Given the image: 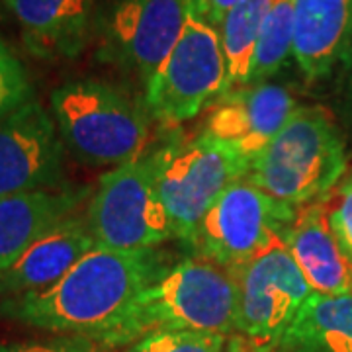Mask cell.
I'll list each match as a JSON object with an SVG mask.
<instances>
[{"instance_id":"10","label":"cell","mask_w":352,"mask_h":352,"mask_svg":"<svg viewBox=\"0 0 352 352\" xmlns=\"http://www.w3.org/2000/svg\"><path fill=\"white\" fill-rule=\"evenodd\" d=\"M192 8V0H118L106 24V57L147 85L176 45Z\"/></svg>"},{"instance_id":"9","label":"cell","mask_w":352,"mask_h":352,"mask_svg":"<svg viewBox=\"0 0 352 352\" xmlns=\"http://www.w3.org/2000/svg\"><path fill=\"white\" fill-rule=\"evenodd\" d=\"M294 215L296 212L241 178L217 198L188 243L196 256L231 270L254 256L274 233L284 231Z\"/></svg>"},{"instance_id":"7","label":"cell","mask_w":352,"mask_h":352,"mask_svg":"<svg viewBox=\"0 0 352 352\" xmlns=\"http://www.w3.org/2000/svg\"><path fill=\"white\" fill-rule=\"evenodd\" d=\"M159 155V192L173 237L190 241L201 219L233 182L245 178L251 161L210 133L168 145Z\"/></svg>"},{"instance_id":"3","label":"cell","mask_w":352,"mask_h":352,"mask_svg":"<svg viewBox=\"0 0 352 352\" xmlns=\"http://www.w3.org/2000/svg\"><path fill=\"white\" fill-rule=\"evenodd\" d=\"M346 173L344 143L319 106H300L247 173V180L292 212L327 198Z\"/></svg>"},{"instance_id":"21","label":"cell","mask_w":352,"mask_h":352,"mask_svg":"<svg viewBox=\"0 0 352 352\" xmlns=\"http://www.w3.org/2000/svg\"><path fill=\"white\" fill-rule=\"evenodd\" d=\"M229 337L200 331H155L133 342L129 352H227Z\"/></svg>"},{"instance_id":"22","label":"cell","mask_w":352,"mask_h":352,"mask_svg":"<svg viewBox=\"0 0 352 352\" xmlns=\"http://www.w3.org/2000/svg\"><path fill=\"white\" fill-rule=\"evenodd\" d=\"M30 100L25 69L10 47L0 41V122Z\"/></svg>"},{"instance_id":"5","label":"cell","mask_w":352,"mask_h":352,"mask_svg":"<svg viewBox=\"0 0 352 352\" xmlns=\"http://www.w3.org/2000/svg\"><path fill=\"white\" fill-rule=\"evenodd\" d=\"M87 221L96 245L112 251H149L170 239L159 192V155H143L102 176Z\"/></svg>"},{"instance_id":"23","label":"cell","mask_w":352,"mask_h":352,"mask_svg":"<svg viewBox=\"0 0 352 352\" xmlns=\"http://www.w3.org/2000/svg\"><path fill=\"white\" fill-rule=\"evenodd\" d=\"M329 223L342 252L352 261V173L327 196Z\"/></svg>"},{"instance_id":"4","label":"cell","mask_w":352,"mask_h":352,"mask_svg":"<svg viewBox=\"0 0 352 352\" xmlns=\"http://www.w3.org/2000/svg\"><path fill=\"white\" fill-rule=\"evenodd\" d=\"M53 118L69 151L92 166L126 164L143 157L149 112L100 80L67 82L51 94Z\"/></svg>"},{"instance_id":"16","label":"cell","mask_w":352,"mask_h":352,"mask_svg":"<svg viewBox=\"0 0 352 352\" xmlns=\"http://www.w3.org/2000/svg\"><path fill=\"white\" fill-rule=\"evenodd\" d=\"M352 39V0H294V50L307 78L325 76Z\"/></svg>"},{"instance_id":"11","label":"cell","mask_w":352,"mask_h":352,"mask_svg":"<svg viewBox=\"0 0 352 352\" xmlns=\"http://www.w3.org/2000/svg\"><path fill=\"white\" fill-rule=\"evenodd\" d=\"M63 178V139L55 118L30 98L0 122V198L47 190Z\"/></svg>"},{"instance_id":"6","label":"cell","mask_w":352,"mask_h":352,"mask_svg":"<svg viewBox=\"0 0 352 352\" xmlns=\"http://www.w3.org/2000/svg\"><path fill=\"white\" fill-rule=\"evenodd\" d=\"M227 92L219 32L192 8L176 45L145 85V110L164 126H178Z\"/></svg>"},{"instance_id":"12","label":"cell","mask_w":352,"mask_h":352,"mask_svg":"<svg viewBox=\"0 0 352 352\" xmlns=\"http://www.w3.org/2000/svg\"><path fill=\"white\" fill-rule=\"evenodd\" d=\"M300 106L284 87L261 82L229 90L215 102L206 133L254 161Z\"/></svg>"},{"instance_id":"17","label":"cell","mask_w":352,"mask_h":352,"mask_svg":"<svg viewBox=\"0 0 352 352\" xmlns=\"http://www.w3.org/2000/svg\"><path fill=\"white\" fill-rule=\"evenodd\" d=\"M87 190H34L0 198V274L53 226L73 215Z\"/></svg>"},{"instance_id":"18","label":"cell","mask_w":352,"mask_h":352,"mask_svg":"<svg viewBox=\"0 0 352 352\" xmlns=\"http://www.w3.org/2000/svg\"><path fill=\"white\" fill-rule=\"evenodd\" d=\"M282 352H352V296L311 294L280 342Z\"/></svg>"},{"instance_id":"19","label":"cell","mask_w":352,"mask_h":352,"mask_svg":"<svg viewBox=\"0 0 352 352\" xmlns=\"http://www.w3.org/2000/svg\"><path fill=\"white\" fill-rule=\"evenodd\" d=\"M272 0H241L219 24L221 47L226 53L229 90L247 87L252 57L261 38L264 18Z\"/></svg>"},{"instance_id":"13","label":"cell","mask_w":352,"mask_h":352,"mask_svg":"<svg viewBox=\"0 0 352 352\" xmlns=\"http://www.w3.org/2000/svg\"><path fill=\"white\" fill-rule=\"evenodd\" d=\"M284 237L314 294L352 296V261L331 229L327 198L300 208Z\"/></svg>"},{"instance_id":"25","label":"cell","mask_w":352,"mask_h":352,"mask_svg":"<svg viewBox=\"0 0 352 352\" xmlns=\"http://www.w3.org/2000/svg\"><path fill=\"white\" fill-rule=\"evenodd\" d=\"M237 2H241V0H192L196 14L201 16L206 22H210L214 28H219V24L226 18V14Z\"/></svg>"},{"instance_id":"1","label":"cell","mask_w":352,"mask_h":352,"mask_svg":"<svg viewBox=\"0 0 352 352\" xmlns=\"http://www.w3.org/2000/svg\"><path fill=\"white\" fill-rule=\"evenodd\" d=\"M164 272V256L155 249L124 252L96 245L50 288L4 298L0 315L57 335L88 337L108 349L127 307Z\"/></svg>"},{"instance_id":"14","label":"cell","mask_w":352,"mask_h":352,"mask_svg":"<svg viewBox=\"0 0 352 352\" xmlns=\"http://www.w3.org/2000/svg\"><path fill=\"white\" fill-rule=\"evenodd\" d=\"M96 247L87 215H69L47 229L0 274V294L10 298L50 288Z\"/></svg>"},{"instance_id":"15","label":"cell","mask_w":352,"mask_h":352,"mask_svg":"<svg viewBox=\"0 0 352 352\" xmlns=\"http://www.w3.org/2000/svg\"><path fill=\"white\" fill-rule=\"evenodd\" d=\"M39 59L75 57L87 45L96 0H4Z\"/></svg>"},{"instance_id":"20","label":"cell","mask_w":352,"mask_h":352,"mask_svg":"<svg viewBox=\"0 0 352 352\" xmlns=\"http://www.w3.org/2000/svg\"><path fill=\"white\" fill-rule=\"evenodd\" d=\"M294 50V0H272L264 18L247 85H261L280 71Z\"/></svg>"},{"instance_id":"24","label":"cell","mask_w":352,"mask_h":352,"mask_svg":"<svg viewBox=\"0 0 352 352\" xmlns=\"http://www.w3.org/2000/svg\"><path fill=\"white\" fill-rule=\"evenodd\" d=\"M102 342L80 335H57L41 340L0 342V352H108Z\"/></svg>"},{"instance_id":"8","label":"cell","mask_w":352,"mask_h":352,"mask_svg":"<svg viewBox=\"0 0 352 352\" xmlns=\"http://www.w3.org/2000/svg\"><path fill=\"white\" fill-rule=\"evenodd\" d=\"M284 231L274 233L249 261L231 268L237 288L235 331L266 349H280L296 315L314 294Z\"/></svg>"},{"instance_id":"2","label":"cell","mask_w":352,"mask_h":352,"mask_svg":"<svg viewBox=\"0 0 352 352\" xmlns=\"http://www.w3.org/2000/svg\"><path fill=\"white\" fill-rule=\"evenodd\" d=\"M237 323V288L229 268L192 256L175 264L135 302L108 339V349L155 331H200L229 337Z\"/></svg>"},{"instance_id":"26","label":"cell","mask_w":352,"mask_h":352,"mask_svg":"<svg viewBox=\"0 0 352 352\" xmlns=\"http://www.w3.org/2000/svg\"><path fill=\"white\" fill-rule=\"evenodd\" d=\"M227 352H282L280 349H266V346H258L245 337H229L227 342Z\"/></svg>"}]
</instances>
